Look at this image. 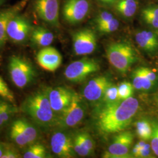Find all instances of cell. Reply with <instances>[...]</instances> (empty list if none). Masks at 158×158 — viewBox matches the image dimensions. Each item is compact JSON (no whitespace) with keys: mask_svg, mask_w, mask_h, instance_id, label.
I'll use <instances>...</instances> for the list:
<instances>
[{"mask_svg":"<svg viewBox=\"0 0 158 158\" xmlns=\"http://www.w3.org/2000/svg\"><path fill=\"white\" fill-rule=\"evenodd\" d=\"M85 107L80 96L74 93L71 103L57 115L56 126L61 129L73 128L84 118Z\"/></svg>","mask_w":158,"mask_h":158,"instance_id":"6","label":"cell"},{"mask_svg":"<svg viewBox=\"0 0 158 158\" xmlns=\"http://www.w3.org/2000/svg\"><path fill=\"white\" fill-rule=\"evenodd\" d=\"M5 149H6L5 147H4V146L1 143H0V158H1L2 157L3 153L5 151Z\"/></svg>","mask_w":158,"mask_h":158,"instance_id":"38","label":"cell"},{"mask_svg":"<svg viewBox=\"0 0 158 158\" xmlns=\"http://www.w3.org/2000/svg\"><path fill=\"white\" fill-rule=\"evenodd\" d=\"M152 128V135L151 139V147L153 152L158 156V123H155L153 124Z\"/></svg>","mask_w":158,"mask_h":158,"instance_id":"31","label":"cell"},{"mask_svg":"<svg viewBox=\"0 0 158 158\" xmlns=\"http://www.w3.org/2000/svg\"><path fill=\"white\" fill-rule=\"evenodd\" d=\"M33 28L28 19L19 14L14 17L8 25L6 29L8 40L17 44H25L29 40Z\"/></svg>","mask_w":158,"mask_h":158,"instance_id":"8","label":"cell"},{"mask_svg":"<svg viewBox=\"0 0 158 158\" xmlns=\"http://www.w3.org/2000/svg\"><path fill=\"white\" fill-rule=\"evenodd\" d=\"M90 10L89 0H66L63 6V17L69 24L75 25L83 21Z\"/></svg>","mask_w":158,"mask_h":158,"instance_id":"9","label":"cell"},{"mask_svg":"<svg viewBox=\"0 0 158 158\" xmlns=\"http://www.w3.org/2000/svg\"><path fill=\"white\" fill-rule=\"evenodd\" d=\"M17 108L10 104L9 102L4 101L1 110V117L5 126L8 124L14 114L17 112Z\"/></svg>","mask_w":158,"mask_h":158,"instance_id":"27","label":"cell"},{"mask_svg":"<svg viewBox=\"0 0 158 158\" xmlns=\"http://www.w3.org/2000/svg\"><path fill=\"white\" fill-rule=\"evenodd\" d=\"M21 109L40 127L48 128L56 125L57 115L51 107L48 90L29 94L22 103Z\"/></svg>","mask_w":158,"mask_h":158,"instance_id":"2","label":"cell"},{"mask_svg":"<svg viewBox=\"0 0 158 158\" xmlns=\"http://www.w3.org/2000/svg\"><path fill=\"white\" fill-rule=\"evenodd\" d=\"M40 132L35 125L26 119H17L12 122L10 130V139L18 147H28L38 139Z\"/></svg>","mask_w":158,"mask_h":158,"instance_id":"5","label":"cell"},{"mask_svg":"<svg viewBox=\"0 0 158 158\" xmlns=\"http://www.w3.org/2000/svg\"><path fill=\"white\" fill-rule=\"evenodd\" d=\"M48 93L51 107L57 115L69 106L75 92L64 87H57L48 89Z\"/></svg>","mask_w":158,"mask_h":158,"instance_id":"14","label":"cell"},{"mask_svg":"<svg viewBox=\"0 0 158 158\" xmlns=\"http://www.w3.org/2000/svg\"><path fill=\"white\" fill-rule=\"evenodd\" d=\"M155 85V83L147 78L146 76L142 73L140 68L134 71L132 85L136 90L147 91L151 90Z\"/></svg>","mask_w":158,"mask_h":158,"instance_id":"22","label":"cell"},{"mask_svg":"<svg viewBox=\"0 0 158 158\" xmlns=\"http://www.w3.org/2000/svg\"><path fill=\"white\" fill-rule=\"evenodd\" d=\"M157 102H158V98H157Z\"/></svg>","mask_w":158,"mask_h":158,"instance_id":"40","label":"cell"},{"mask_svg":"<svg viewBox=\"0 0 158 158\" xmlns=\"http://www.w3.org/2000/svg\"><path fill=\"white\" fill-rule=\"evenodd\" d=\"M100 70V65L96 60L83 58L74 61L66 68L64 75L66 79L73 83H79L84 80L90 74Z\"/></svg>","mask_w":158,"mask_h":158,"instance_id":"7","label":"cell"},{"mask_svg":"<svg viewBox=\"0 0 158 158\" xmlns=\"http://www.w3.org/2000/svg\"><path fill=\"white\" fill-rule=\"evenodd\" d=\"M0 96L8 102L14 103L15 97L13 93L8 87L5 81L0 76Z\"/></svg>","mask_w":158,"mask_h":158,"instance_id":"30","label":"cell"},{"mask_svg":"<svg viewBox=\"0 0 158 158\" xmlns=\"http://www.w3.org/2000/svg\"><path fill=\"white\" fill-rule=\"evenodd\" d=\"M151 145L148 143L143 147L140 148L139 152L138 154V158H149L151 156Z\"/></svg>","mask_w":158,"mask_h":158,"instance_id":"34","label":"cell"},{"mask_svg":"<svg viewBox=\"0 0 158 158\" xmlns=\"http://www.w3.org/2000/svg\"><path fill=\"white\" fill-rule=\"evenodd\" d=\"M134 87L133 85L129 82L124 81L120 83L118 86L119 98L121 100H124L131 97L134 93Z\"/></svg>","mask_w":158,"mask_h":158,"instance_id":"29","label":"cell"},{"mask_svg":"<svg viewBox=\"0 0 158 158\" xmlns=\"http://www.w3.org/2000/svg\"><path fill=\"white\" fill-rule=\"evenodd\" d=\"M74 151L81 156L91 155L94 151V142L91 136L86 132L79 133L73 139Z\"/></svg>","mask_w":158,"mask_h":158,"instance_id":"18","label":"cell"},{"mask_svg":"<svg viewBox=\"0 0 158 158\" xmlns=\"http://www.w3.org/2000/svg\"><path fill=\"white\" fill-rule=\"evenodd\" d=\"M53 40V33L43 27H34L29 37V40L32 46L42 48L51 45Z\"/></svg>","mask_w":158,"mask_h":158,"instance_id":"19","label":"cell"},{"mask_svg":"<svg viewBox=\"0 0 158 158\" xmlns=\"http://www.w3.org/2000/svg\"><path fill=\"white\" fill-rule=\"evenodd\" d=\"M114 18V15L111 12L102 11L96 16L94 19V22L97 26L107 23L108 21L111 20Z\"/></svg>","mask_w":158,"mask_h":158,"instance_id":"32","label":"cell"},{"mask_svg":"<svg viewBox=\"0 0 158 158\" xmlns=\"http://www.w3.org/2000/svg\"><path fill=\"white\" fill-rule=\"evenodd\" d=\"M111 84L107 77L98 76L90 81L85 86L83 96L90 102H96L102 98L108 87Z\"/></svg>","mask_w":158,"mask_h":158,"instance_id":"17","label":"cell"},{"mask_svg":"<svg viewBox=\"0 0 158 158\" xmlns=\"http://www.w3.org/2000/svg\"><path fill=\"white\" fill-rule=\"evenodd\" d=\"M20 158L19 154L17 153L13 149L7 148L5 149V151L3 153L1 158Z\"/></svg>","mask_w":158,"mask_h":158,"instance_id":"35","label":"cell"},{"mask_svg":"<svg viewBox=\"0 0 158 158\" xmlns=\"http://www.w3.org/2000/svg\"><path fill=\"white\" fill-rule=\"evenodd\" d=\"M119 23L118 20L114 18L111 20L107 23H102L99 25H97V30L103 34H110L117 31L119 28Z\"/></svg>","mask_w":158,"mask_h":158,"instance_id":"28","label":"cell"},{"mask_svg":"<svg viewBox=\"0 0 158 158\" xmlns=\"http://www.w3.org/2000/svg\"><path fill=\"white\" fill-rule=\"evenodd\" d=\"M136 42L143 51L153 53L158 50V36L152 31H141L135 34Z\"/></svg>","mask_w":158,"mask_h":158,"instance_id":"20","label":"cell"},{"mask_svg":"<svg viewBox=\"0 0 158 158\" xmlns=\"http://www.w3.org/2000/svg\"><path fill=\"white\" fill-rule=\"evenodd\" d=\"M142 73L144 74L148 79H149L151 81H152L154 83H156L158 80V77L156 74L153 72L152 70L150 69L147 68H140Z\"/></svg>","mask_w":158,"mask_h":158,"instance_id":"33","label":"cell"},{"mask_svg":"<svg viewBox=\"0 0 158 158\" xmlns=\"http://www.w3.org/2000/svg\"><path fill=\"white\" fill-rule=\"evenodd\" d=\"M36 59L40 66L49 72L56 71L62 62L60 52L50 46L42 48L37 53Z\"/></svg>","mask_w":158,"mask_h":158,"instance_id":"16","label":"cell"},{"mask_svg":"<svg viewBox=\"0 0 158 158\" xmlns=\"http://www.w3.org/2000/svg\"><path fill=\"white\" fill-rule=\"evenodd\" d=\"M136 131L138 136L143 141L151 140L152 135V126L146 119H142L136 123Z\"/></svg>","mask_w":158,"mask_h":158,"instance_id":"24","label":"cell"},{"mask_svg":"<svg viewBox=\"0 0 158 158\" xmlns=\"http://www.w3.org/2000/svg\"><path fill=\"white\" fill-rule=\"evenodd\" d=\"M114 6L121 17L131 18L135 15L138 4L136 0H117Z\"/></svg>","mask_w":158,"mask_h":158,"instance_id":"21","label":"cell"},{"mask_svg":"<svg viewBox=\"0 0 158 158\" xmlns=\"http://www.w3.org/2000/svg\"><path fill=\"white\" fill-rule=\"evenodd\" d=\"M138 108V101L132 97L115 104L105 105L98 117L99 129L106 134L123 131L130 124Z\"/></svg>","mask_w":158,"mask_h":158,"instance_id":"1","label":"cell"},{"mask_svg":"<svg viewBox=\"0 0 158 158\" xmlns=\"http://www.w3.org/2000/svg\"><path fill=\"white\" fill-rule=\"evenodd\" d=\"M72 40L74 52L78 56L90 55L97 48L96 34L90 29H83L74 32Z\"/></svg>","mask_w":158,"mask_h":158,"instance_id":"11","label":"cell"},{"mask_svg":"<svg viewBox=\"0 0 158 158\" xmlns=\"http://www.w3.org/2000/svg\"><path fill=\"white\" fill-rule=\"evenodd\" d=\"M8 68L12 83L19 89L28 87L36 77L33 64L23 57L12 56L9 59Z\"/></svg>","mask_w":158,"mask_h":158,"instance_id":"4","label":"cell"},{"mask_svg":"<svg viewBox=\"0 0 158 158\" xmlns=\"http://www.w3.org/2000/svg\"><path fill=\"white\" fill-rule=\"evenodd\" d=\"M51 147L52 152L59 158L74 156L73 139L66 132L61 131L55 132L51 137Z\"/></svg>","mask_w":158,"mask_h":158,"instance_id":"13","label":"cell"},{"mask_svg":"<svg viewBox=\"0 0 158 158\" xmlns=\"http://www.w3.org/2000/svg\"><path fill=\"white\" fill-rule=\"evenodd\" d=\"M29 0H21L15 5L0 10V49L6 45L8 40L6 29L14 17L20 14Z\"/></svg>","mask_w":158,"mask_h":158,"instance_id":"15","label":"cell"},{"mask_svg":"<svg viewBox=\"0 0 158 158\" xmlns=\"http://www.w3.org/2000/svg\"><path fill=\"white\" fill-rule=\"evenodd\" d=\"M60 0H35L34 11L40 19L51 26L58 27Z\"/></svg>","mask_w":158,"mask_h":158,"instance_id":"10","label":"cell"},{"mask_svg":"<svg viewBox=\"0 0 158 158\" xmlns=\"http://www.w3.org/2000/svg\"><path fill=\"white\" fill-rule=\"evenodd\" d=\"M4 101V100H0V130H1L4 127H5V125L4 124L3 120H2V117H1V110H2V107Z\"/></svg>","mask_w":158,"mask_h":158,"instance_id":"36","label":"cell"},{"mask_svg":"<svg viewBox=\"0 0 158 158\" xmlns=\"http://www.w3.org/2000/svg\"><path fill=\"white\" fill-rule=\"evenodd\" d=\"M142 17L148 25L153 28L158 29V6H151L144 8Z\"/></svg>","mask_w":158,"mask_h":158,"instance_id":"23","label":"cell"},{"mask_svg":"<svg viewBox=\"0 0 158 158\" xmlns=\"http://www.w3.org/2000/svg\"><path fill=\"white\" fill-rule=\"evenodd\" d=\"M106 56L112 66L121 73L128 72L138 59L134 48L125 42H113L108 45Z\"/></svg>","mask_w":158,"mask_h":158,"instance_id":"3","label":"cell"},{"mask_svg":"<svg viewBox=\"0 0 158 158\" xmlns=\"http://www.w3.org/2000/svg\"><path fill=\"white\" fill-rule=\"evenodd\" d=\"M102 100L105 105L113 104L122 101L119 96L118 86L112 83L110 85L104 93Z\"/></svg>","mask_w":158,"mask_h":158,"instance_id":"26","label":"cell"},{"mask_svg":"<svg viewBox=\"0 0 158 158\" xmlns=\"http://www.w3.org/2000/svg\"><path fill=\"white\" fill-rule=\"evenodd\" d=\"M24 158H47V152L45 147L38 143H34L28 146L23 155Z\"/></svg>","mask_w":158,"mask_h":158,"instance_id":"25","label":"cell"},{"mask_svg":"<svg viewBox=\"0 0 158 158\" xmlns=\"http://www.w3.org/2000/svg\"><path fill=\"white\" fill-rule=\"evenodd\" d=\"M6 0H0V10H1V6H3V4H4V2H6Z\"/></svg>","mask_w":158,"mask_h":158,"instance_id":"39","label":"cell"},{"mask_svg":"<svg viewBox=\"0 0 158 158\" xmlns=\"http://www.w3.org/2000/svg\"><path fill=\"white\" fill-rule=\"evenodd\" d=\"M134 140V136L130 131L119 133L113 140V143L104 153V158H131L130 148Z\"/></svg>","mask_w":158,"mask_h":158,"instance_id":"12","label":"cell"},{"mask_svg":"<svg viewBox=\"0 0 158 158\" xmlns=\"http://www.w3.org/2000/svg\"><path fill=\"white\" fill-rule=\"evenodd\" d=\"M100 2L108 6H114L117 0H98Z\"/></svg>","mask_w":158,"mask_h":158,"instance_id":"37","label":"cell"}]
</instances>
